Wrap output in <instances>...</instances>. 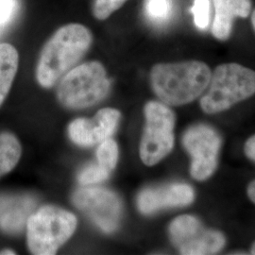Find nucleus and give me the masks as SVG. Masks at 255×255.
Wrapping results in <instances>:
<instances>
[{
    "mask_svg": "<svg viewBox=\"0 0 255 255\" xmlns=\"http://www.w3.org/2000/svg\"><path fill=\"white\" fill-rule=\"evenodd\" d=\"M93 35L82 24L64 25L49 38L37 64L36 78L45 88L52 87L88 51Z\"/></svg>",
    "mask_w": 255,
    "mask_h": 255,
    "instance_id": "1",
    "label": "nucleus"
},
{
    "mask_svg": "<svg viewBox=\"0 0 255 255\" xmlns=\"http://www.w3.org/2000/svg\"><path fill=\"white\" fill-rule=\"evenodd\" d=\"M209 66L199 61L158 64L150 72V83L164 104L180 106L201 96L209 85Z\"/></svg>",
    "mask_w": 255,
    "mask_h": 255,
    "instance_id": "2",
    "label": "nucleus"
},
{
    "mask_svg": "<svg viewBox=\"0 0 255 255\" xmlns=\"http://www.w3.org/2000/svg\"><path fill=\"white\" fill-rule=\"evenodd\" d=\"M206 93L201 98V109L206 114L228 110L255 94V72L241 64L219 65L211 75Z\"/></svg>",
    "mask_w": 255,
    "mask_h": 255,
    "instance_id": "3",
    "label": "nucleus"
},
{
    "mask_svg": "<svg viewBox=\"0 0 255 255\" xmlns=\"http://www.w3.org/2000/svg\"><path fill=\"white\" fill-rule=\"evenodd\" d=\"M110 81L100 62H88L73 67L61 79L58 99L69 108H86L101 102L109 93Z\"/></svg>",
    "mask_w": 255,
    "mask_h": 255,
    "instance_id": "4",
    "label": "nucleus"
},
{
    "mask_svg": "<svg viewBox=\"0 0 255 255\" xmlns=\"http://www.w3.org/2000/svg\"><path fill=\"white\" fill-rule=\"evenodd\" d=\"M77 227L72 213L54 206H45L27 220V244L33 255H52L64 244Z\"/></svg>",
    "mask_w": 255,
    "mask_h": 255,
    "instance_id": "5",
    "label": "nucleus"
},
{
    "mask_svg": "<svg viewBox=\"0 0 255 255\" xmlns=\"http://www.w3.org/2000/svg\"><path fill=\"white\" fill-rule=\"evenodd\" d=\"M146 127L140 144V157L144 164L152 166L172 150L175 115L165 104L150 101L145 107Z\"/></svg>",
    "mask_w": 255,
    "mask_h": 255,
    "instance_id": "6",
    "label": "nucleus"
},
{
    "mask_svg": "<svg viewBox=\"0 0 255 255\" xmlns=\"http://www.w3.org/2000/svg\"><path fill=\"white\" fill-rule=\"evenodd\" d=\"M185 149L191 155L192 177L197 181H205L215 172L221 146L219 133L207 125L189 128L182 138Z\"/></svg>",
    "mask_w": 255,
    "mask_h": 255,
    "instance_id": "7",
    "label": "nucleus"
},
{
    "mask_svg": "<svg viewBox=\"0 0 255 255\" xmlns=\"http://www.w3.org/2000/svg\"><path fill=\"white\" fill-rule=\"evenodd\" d=\"M73 202L104 232L112 233L118 227L121 203L115 193L97 187L82 188L74 194Z\"/></svg>",
    "mask_w": 255,
    "mask_h": 255,
    "instance_id": "8",
    "label": "nucleus"
},
{
    "mask_svg": "<svg viewBox=\"0 0 255 255\" xmlns=\"http://www.w3.org/2000/svg\"><path fill=\"white\" fill-rule=\"evenodd\" d=\"M120 113L118 110L102 109L93 119H76L68 128V133L75 144L90 146L112 136L118 127Z\"/></svg>",
    "mask_w": 255,
    "mask_h": 255,
    "instance_id": "9",
    "label": "nucleus"
},
{
    "mask_svg": "<svg viewBox=\"0 0 255 255\" xmlns=\"http://www.w3.org/2000/svg\"><path fill=\"white\" fill-rule=\"evenodd\" d=\"M194 190L185 183H173L156 188H147L138 197V208L143 214H152L156 211L180 207L194 201Z\"/></svg>",
    "mask_w": 255,
    "mask_h": 255,
    "instance_id": "10",
    "label": "nucleus"
},
{
    "mask_svg": "<svg viewBox=\"0 0 255 255\" xmlns=\"http://www.w3.org/2000/svg\"><path fill=\"white\" fill-rule=\"evenodd\" d=\"M35 204V200L29 196H0L1 229L9 234L22 231Z\"/></svg>",
    "mask_w": 255,
    "mask_h": 255,
    "instance_id": "11",
    "label": "nucleus"
},
{
    "mask_svg": "<svg viewBox=\"0 0 255 255\" xmlns=\"http://www.w3.org/2000/svg\"><path fill=\"white\" fill-rule=\"evenodd\" d=\"M215 17L212 34L219 41L228 40L237 17L247 18L252 10V0H212Z\"/></svg>",
    "mask_w": 255,
    "mask_h": 255,
    "instance_id": "12",
    "label": "nucleus"
},
{
    "mask_svg": "<svg viewBox=\"0 0 255 255\" xmlns=\"http://www.w3.org/2000/svg\"><path fill=\"white\" fill-rule=\"evenodd\" d=\"M225 245L224 236L213 230L202 228L179 249L182 255H206L218 254Z\"/></svg>",
    "mask_w": 255,
    "mask_h": 255,
    "instance_id": "13",
    "label": "nucleus"
},
{
    "mask_svg": "<svg viewBox=\"0 0 255 255\" xmlns=\"http://www.w3.org/2000/svg\"><path fill=\"white\" fill-rule=\"evenodd\" d=\"M18 52L9 44H0V106L5 101L18 69Z\"/></svg>",
    "mask_w": 255,
    "mask_h": 255,
    "instance_id": "14",
    "label": "nucleus"
},
{
    "mask_svg": "<svg viewBox=\"0 0 255 255\" xmlns=\"http://www.w3.org/2000/svg\"><path fill=\"white\" fill-rule=\"evenodd\" d=\"M202 225L199 219L193 216L184 215L174 219L169 227L170 238L177 249H180L191 238Z\"/></svg>",
    "mask_w": 255,
    "mask_h": 255,
    "instance_id": "15",
    "label": "nucleus"
},
{
    "mask_svg": "<svg viewBox=\"0 0 255 255\" xmlns=\"http://www.w3.org/2000/svg\"><path fill=\"white\" fill-rule=\"evenodd\" d=\"M20 156L21 146L16 137L8 132L0 134V176L12 170Z\"/></svg>",
    "mask_w": 255,
    "mask_h": 255,
    "instance_id": "16",
    "label": "nucleus"
},
{
    "mask_svg": "<svg viewBox=\"0 0 255 255\" xmlns=\"http://www.w3.org/2000/svg\"><path fill=\"white\" fill-rule=\"evenodd\" d=\"M145 11L150 21L162 24L171 17L173 0H146Z\"/></svg>",
    "mask_w": 255,
    "mask_h": 255,
    "instance_id": "17",
    "label": "nucleus"
},
{
    "mask_svg": "<svg viewBox=\"0 0 255 255\" xmlns=\"http://www.w3.org/2000/svg\"><path fill=\"white\" fill-rule=\"evenodd\" d=\"M99 164L109 170L110 172L116 167L119 159V146L113 139L102 141L97 151Z\"/></svg>",
    "mask_w": 255,
    "mask_h": 255,
    "instance_id": "18",
    "label": "nucleus"
},
{
    "mask_svg": "<svg viewBox=\"0 0 255 255\" xmlns=\"http://www.w3.org/2000/svg\"><path fill=\"white\" fill-rule=\"evenodd\" d=\"M191 11L195 26L201 30L206 29L211 19L210 0H194Z\"/></svg>",
    "mask_w": 255,
    "mask_h": 255,
    "instance_id": "19",
    "label": "nucleus"
},
{
    "mask_svg": "<svg viewBox=\"0 0 255 255\" xmlns=\"http://www.w3.org/2000/svg\"><path fill=\"white\" fill-rule=\"evenodd\" d=\"M128 0H95L93 14L98 20H105L120 9Z\"/></svg>",
    "mask_w": 255,
    "mask_h": 255,
    "instance_id": "20",
    "label": "nucleus"
},
{
    "mask_svg": "<svg viewBox=\"0 0 255 255\" xmlns=\"http://www.w3.org/2000/svg\"><path fill=\"white\" fill-rule=\"evenodd\" d=\"M110 171L100 164H93L86 167L80 174L79 181L82 184L98 183L106 180L109 177Z\"/></svg>",
    "mask_w": 255,
    "mask_h": 255,
    "instance_id": "21",
    "label": "nucleus"
},
{
    "mask_svg": "<svg viewBox=\"0 0 255 255\" xmlns=\"http://www.w3.org/2000/svg\"><path fill=\"white\" fill-rule=\"evenodd\" d=\"M18 9V0H0V29L5 27Z\"/></svg>",
    "mask_w": 255,
    "mask_h": 255,
    "instance_id": "22",
    "label": "nucleus"
},
{
    "mask_svg": "<svg viewBox=\"0 0 255 255\" xmlns=\"http://www.w3.org/2000/svg\"><path fill=\"white\" fill-rule=\"evenodd\" d=\"M245 153L247 156L255 162V135L251 137L245 145Z\"/></svg>",
    "mask_w": 255,
    "mask_h": 255,
    "instance_id": "23",
    "label": "nucleus"
},
{
    "mask_svg": "<svg viewBox=\"0 0 255 255\" xmlns=\"http://www.w3.org/2000/svg\"><path fill=\"white\" fill-rule=\"evenodd\" d=\"M248 195L253 202L255 203V181L251 182V184L248 187Z\"/></svg>",
    "mask_w": 255,
    "mask_h": 255,
    "instance_id": "24",
    "label": "nucleus"
},
{
    "mask_svg": "<svg viewBox=\"0 0 255 255\" xmlns=\"http://www.w3.org/2000/svg\"><path fill=\"white\" fill-rule=\"evenodd\" d=\"M1 255H15V253H13L12 251H4L2 253H0Z\"/></svg>",
    "mask_w": 255,
    "mask_h": 255,
    "instance_id": "25",
    "label": "nucleus"
},
{
    "mask_svg": "<svg viewBox=\"0 0 255 255\" xmlns=\"http://www.w3.org/2000/svg\"><path fill=\"white\" fill-rule=\"evenodd\" d=\"M252 25H253V27H254L255 32V10L253 12V14H252Z\"/></svg>",
    "mask_w": 255,
    "mask_h": 255,
    "instance_id": "26",
    "label": "nucleus"
},
{
    "mask_svg": "<svg viewBox=\"0 0 255 255\" xmlns=\"http://www.w3.org/2000/svg\"><path fill=\"white\" fill-rule=\"evenodd\" d=\"M252 254H253V255H255V244L254 245V247H253V250H252Z\"/></svg>",
    "mask_w": 255,
    "mask_h": 255,
    "instance_id": "27",
    "label": "nucleus"
}]
</instances>
